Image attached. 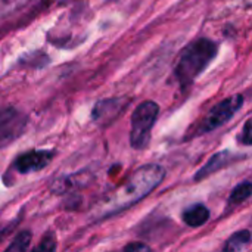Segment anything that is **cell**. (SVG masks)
<instances>
[{
    "label": "cell",
    "instance_id": "cell-16",
    "mask_svg": "<svg viewBox=\"0 0 252 252\" xmlns=\"http://www.w3.org/2000/svg\"><path fill=\"white\" fill-rule=\"evenodd\" d=\"M61 1H71V0H61Z\"/></svg>",
    "mask_w": 252,
    "mask_h": 252
},
{
    "label": "cell",
    "instance_id": "cell-12",
    "mask_svg": "<svg viewBox=\"0 0 252 252\" xmlns=\"http://www.w3.org/2000/svg\"><path fill=\"white\" fill-rule=\"evenodd\" d=\"M31 232L28 230H22L16 235V238L13 239V242L6 248L4 252H27L28 251V247H30V242H31Z\"/></svg>",
    "mask_w": 252,
    "mask_h": 252
},
{
    "label": "cell",
    "instance_id": "cell-1",
    "mask_svg": "<svg viewBox=\"0 0 252 252\" xmlns=\"http://www.w3.org/2000/svg\"><path fill=\"white\" fill-rule=\"evenodd\" d=\"M164 176L165 171L158 164L142 165L130 176V179L124 185L112 190L96 204V207L93 208V217L97 220L112 217L133 207L134 204L146 198L157 186H159Z\"/></svg>",
    "mask_w": 252,
    "mask_h": 252
},
{
    "label": "cell",
    "instance_id": "cell-15",
    "mask_svg": "<svg viewBox=\"0 0 252 252\" xmlns=\"http://www.w3.org/2000/svg\"><path fill=\"white\" fill-rule=\"evenodd\" d=\"M239 140H241V142H242L244 145H247V146H250V145L252 143L251 120H248V121L245 123V126H244V130H242V134H241Z\"/></svg>",
    "mask_w": 252,
    "mask_h": 252
},
{
    "label": "cell",
    "instance_id": "cell-10",
    "mask_svg": "<svg viewBox=\"0 0 252 252\" xmlns=\"http://www.w3.org/2000/svg\"><path fill=\"white\" fill-rule=\"evenodd\" d=\"M251 241V232L250 230H241L233 233L224 244L221 252H241Z\"/></svg>",
    "mask_w": 252,
    "mask_h": 252
},
{
    "label": "cell",
    "instance_id": "cell-2",
    "mask_svg": "<svg viewBox=\"0 0 252 252\" xmlns=\"http://www.w3.org/2000/svg\"><path fill=\"white\" fill-rule=\"evenodd\" d=\"M219 46L210 38H198L186 46L176 65V77L183 89L189 87L214 61L217 56Z\"/></svg>",
    "mask_w": 252,
    "mask_h": 252
},
{
    "label": "cell",
    "instance_id": "cell-14",
    "mask_svg": "<svg viewBox=\"0 0 252 252\" xmlns=\"http://www.w3.org/2000/svg\"><path fill=\"white\" fill-rule=\"evenodd\" d=\"M123 252H154L146 244L143 242H131L128 244Z\"/></svg>",
    "mask_w": 252,
    "mask_h": 252
},
{
    "label": "cell",
    "instance_id": "cell-4",
    "mask_svg": "<svg viewBox=\"0 0 252 252\" xmlns=\"http://www.w3.org/2000/svg\"><path fill=\"white\" fill-rule=\"evenodd\" d=\"M242 105H244L242 94H233V96L221 100L205 115V118L199 124L198 133L199 134L210 133V131L224 126L227 121H230L235 117V114L242 108Z\"/></svg>",
    "mask_w": 252,
    "mask_h": 252
},
{
    "label": "cell",
    "instance_id": "cell-5",
    "mask_svg": "<svg viewBox=\"0 0 252 252\" xmlns=\"http://www.w3.org/2000/svg\"><path fill=\"white\" fill-rule=\"evenodd\" d=\"M130 105V100L126 97H112L97 102L92 111V118L96 124L105 127L112 124Z\"/></svg>",
    "mask_w": 252,
    "mask_h": 252
},
{
    "label": "cell",
    "instance_id": "cell-8",
    "mask_svg": "<svg viewBox=\"0 0 252 252\" xmlns=\"http://www.w3.org/2000/svg\"><path fill=\"white\" fill-rule=\"evenodd\" d=\"M244 158H245V155H236V154H233V152H230V151H221V152H219V154H214V155L208 159V162L195 174L193 180H195V182H201L202 179H207V177H210L211 174L220 171V170L224 168L226 165H229V164H232V162H235V161H238V159H244Z\"/></svg>",
    "mask_w": 252,
    "mask_h": 252
},
{
    "label": "cell",
    "instance_id": "cell-9",
    "mask_svg": "<svg viewBox=\"0 0 252 252\" xmlns=\"http://www.w3.org/2000/svg\"><path fill=\"white\" fill-rule=\"evenodd\" d=\"M182 219L186 226L196 229V227L204 226L210 220V210L202 204H195V205L188 207L182 213Z\"/></svg>",
    "mask_w": 252,
    "mask_h": 252
},
{
    "label": "cell",
    "instance_id": "cell-11",
    "mask_svg": "<svg viewBox=\"0 0 252 252\" xmlns=\"http://www.w3.org/2000/svg\"><path fill=\"white\" fill-rule=\"evenodd\" d=\"M251 193L252 183L250 180H247V182L238 185V186L233 189V192H232V195H230V198H229V201H227V205H229V207H236V205L245 202L247 199H250Z\"/></svg>",
    "mask_w": 252,
    "mask_h": 252
},
{
    "label": "cell",
    "instance_id": "cell-7",
    "mask_svg": "<svg viewBox=\"0 0 252 252\" xmlns=\"http://www.w3.org/2000/svg\"><path fill=\"white\" fill-rule=\"evenodd\" d=\"M25 126V118L13 108H6L0 111V140H10L22 131Z\"/></svg>",
    "mask_w": 252,
    "mask_h": 252
},
{
    "label": "cell",
    "instance_id": "cell-6",
    "mask_svg": "<svg viewBox=\"0 0 252 252\" xmlns=\"http://www.w3.org/2000/svg\"><path fill=\"white\" fill-rule=\"evenodd\" d=\"M55 152L50 149H41V151H30L22 155H19L15 162L13 168L19 174H28L34 171H40L44 167H47L53 159Z\"/></svg>",
    "mask_w": 252,
    "mask_h": 252
},
{
    "label": "cell",
    "instance_id": "cell-13",
    "mask_svg": "<svg viewBox=\"0 0 252 252\" xmlns=\"http://www.w3.org/2000/svg\"><path fill=\"white\" fill-rule=\"evenodd\" d=\"M56 251V239L53 233H47L43 241L31 252H55Z\"/></svg>",
    "mask_w": 252,
    "mask_h": 252
},
{
    "label": "cell",
    "instance_id": "cell-3",
    "mask_svg": "<svg viewBox=\"0 0 252 252\" xmlns=\"http://www.w3.org/2000/svg\"><path fill=\"white\" fill-rule=\"evenodd\" d=\"M159 114V106L154 100L142 102L131 115L130 145L131 148L142 151L146 149L151 142V133Z\"/></svg>",
    "mask_w": 252,
    "mask_h": 252
}]
</instances>
